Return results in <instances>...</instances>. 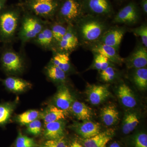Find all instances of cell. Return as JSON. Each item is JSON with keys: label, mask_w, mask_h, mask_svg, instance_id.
<instances>
[{"label": "cell", "mask_w": 147, "mask_h": 147, "mask_svg": "<svg viewBox=\"0 0 147 147\" xmlns=\"http://www.w3.org/2000/svg\"><path fill=\"white\" fill-rule=\"evenodd\" d=\"M23 8L21 5L6 7L0 13V42L12 45L18 39Z\"/></svg>", "instance_id": "1"}, {"label": "cell", "mask_w": 147, "mask_h": 147, "mask_svg": "<svg viewBox=\"0 0 147 147\" xmlns=\"http://www.w3.org/2000/svg\"><path fill=\"white\" fill-rule=\"evenodd\" d=\"M79 42L93 43L100 40L108 30L107 25L99 17L85 15L74 25Z\"/></svg>", "instance_id": "2"}, {"label": "cell", "mask_w": 147, "mask_h": 147, "mask_svg": "<svg viewBox=\"0 0 147 147\" xmlns=\"http://www.w3.org/2000/svg\"><path fill=\"white\" fill-rule=\"evenodd\" d=\"M48 22L49 21L43 20L23 9L17 37L22 46L31 42Z\"/></svg>", "instance_id": "3"}, {"label": "cell", "mask_w": 147, "mask_h": 147, "mask_svg": "<svg viewBox=\"0 0 147 147\" xmlns=\"http://www.w3.org/2000/svg\"><path fill=\"white\" fill-rule=\"evenodd\" d=\"M86 13L83 0H60L54 19L67 25H74Z\"/></svg>", "instance_id": "4"}, {"label": "cell", "mask_w": 147, "mask_h": 147, "mask_svg": "<svg viewBox=\"0 0 147 147\" xmlns=\"http://www.w3.org/2000/svg\"><path fill=\"white\" fill-rule=\"evenodd\" d=\"M11 45H4L1 50L0 63L6 73L15 75L24 71L26 55L24 51L14 50Z\"/></svg>", "instance_id": "5"}, {"label": "cell", "mask_w": 147, "mask_h": 147, "mask_svg": "<svg viewBox=\"0 0 147 147\" xmlns=\"http://www.w3.org/2000/svg\"><path fill=\"white\" fill-rule=\"evenodd\" d=\"M60 0H26L20 4L25 10L43 20L55 18Z\"/></svg>", "instance_id": "6"}, {"label": "cell", "mask_w": 147, "mask_h": 147, "mask_svg": "<svg viewBox=\"0 0 147 147\" xmlns=\"http://www.w3.org/2000/svg\"><path fill=\"white\" fill-rule=\"evenodd\" d=\"M80 44L79 38L74 25H68L65 34L55 46L53 51L70 53L77 49Z\"/></svg>", "instance_id": "7"}, {"label": "cell", "mask_w": 147, "mask_h": 147, "mask_svg": "<svg viewBox=\"0 0 147 147\" xmlns=\"http://www.w3.org/2000/svg\"><path fill=\"white\" fill-rule=\"evenodd\" d=\"M86 13L93 16H109L113 9L110 0H83Z\"/></svg>", "instance_id": "8"}, {"label": "cell", "mask_w": 147, "mask_h": 147, "mask_svg": "<svg viewBox=\"0 0 147 147\" xmlns=\"http://www.w3.org/2000/svg\"><path fill=\"white\" fill-rule=\"evenodd\" d=\"M140 11L137 5L133 2L120 9L116 14L114 19L116 23L133 24L139 21Z\"/></svg>", "instance_id": "9"}, {"label": "cell", "mask_w": 147, "mask_h": 147, "mask_svg": "<svg viewBox=\"0 0 147 147\" xmlns=\"http://www.w3.org/2000/svg\"><path fill=\"white\" fill-rule=\"evenodd\" d=\"M127 68L139 69L146 67L147 65V50L144 45H139L126 58Z\"/></svg>", "instance_id": "10"}, {"label": "cell", "mask_w": 147, "mask_h": 147, "mask_svg": "<svg viewBox=\"0 0 147 147\" xmlns=\"http://www.w3.org/2000/svg\"><path fill=\"white\" fill-rule=\"evenodd\" d=\"M49 22L31 42L42 50L52 52L55 44Z\"/></svg>", "instance_id": "11"}, {"label": "cell", "mask_w": 147, "mask_h": 147, "mask_svg": "<svg viewBox=\"0 0 147 147\" xmlns=\"http://www.w3.org/2000/svg\"><path fill=\"white\" fill-rule=\"evenodd\" d=\"M124 28L115 27L108 29L100 38V42L112 46L118 50L125 34Z\"/></svg>", "instance_id": "12"}, {"label": "cell", "mask_w": 147, "mask_h": 147, "mask_svg": "<svg viewBox=\"0 0 147 147\" xmlns=\"http://www.w3.org/2000/svg\"><path fill=\"white\" fill-rule=\"evenodd\" d=\"M87 96L91 104L97 105L106 100L110 95L108 88L105 86L92 85L86 91Z\"/></svg>", "instance_id": "13"}, {"label": "cell", "mask_w": 147, "mask_h": 147, "mask_svg": "<svg viewBox=\"0 0 147 147\" xmlns=\"http://www.w3.org/2000/svg\"><path fill=\"white\" fill-rule=\"evenodd\" d=\"M92 51L95 54H100L107 58L110 62L120 63L123 61L117 50L114 47L105 45L99 42L95 44L92 47Z\"/></svg>", "instance_id": "14"}, {"label": "cell", "mask_w": 147, "mask_h": 147, "mask_svg": "<svg viewBox=\"0 0 147 147\" xmlns=\"http://www.w3.org/2000/svg\"><path fill=\"white\" fill-rule=\"evenodd\" d=\"M113 129H109L100 132L94 137L84 139V147H105L114 135Z\"/></svg>", "instance_id": "15"}, {"label": "cell", "mask_w": 147, "mask_h": 147, "mask_svg": "<svg viewBox=\"0 0 147 147\" xmlns=\"http://www.w3.org/2000/svg\"><path fill=\"white\" fill-rule=\"evenodd\" d=\"M76 132L84 139H89L100 133V125L94 122L85 121L76 123L74 127Z\"/></svg>", "instance_id": "16"}, {"label": "cell", "mask_w": 147, "mask_h": 147, "mask_svg": "<svg viewBox=\"0 0 147 147\" xmlns=\"http://www.w3.org/2000/svg\"><path fill=\"white\" fill-rule=\"evenodd\" d=\"M55 104L57 108L61 110H68L73 102V98L69 89L65 86L60 87L55 98Z\"/></svg>", "instance_id": "17"}, {"label": "cell", "mask_w": 147, "mask_h": 147, "mask_svg": "<svg viewBox=\"0 0 147 147\" xmlns=\"http://www.w3.org/2000/svg\"><path fill=\"white\" fill-rule=\"evenodd\" d=\"M44 135L48 140H56L64 137V123L61 120L46 124Z\"/></svg>", "instance_id": "18"}, {"label": "cell", "mask_w": 147, "mask_h": 147, "mask_svg": "<svg viewBox=\"0 0 147 147\" xmlns=\"http://www.w3.org/2000/svg\"><path fill=\"white\" fill-rule=\"evenodd\" d=\"M118 96L123 105L128 108H133L137 102L133 92L126 84H122L119 87Z\"/></svg>", "instance_id": "19"}, {"label": "cell", "mask_w": 147, "mask_h": 147, "mask_svg": "<svg viewBox=\"0 0 147 147\" xmlns=\"http://www.w3.org/2000/svg\"><path fill=\"white\" fill-rule=\"evenodd\" d=\"M3 83L7 88L15 92L24 91L32 85L30 82L14 76H9L3 80Z\"/></svg>", "instance_id": "20"}, {"label": "cell", "mask_w": 147, "mask_h": 147, "mask_svg": "<svg viewBox=\"0 0 147 147\" xmlns=\"http://www.w3.org/2000/svg\"><path fill=\"white\" fill-rule=\"evenodd\" d=\"M53 57L50 61L57 66L66 73L69 72L71 69V61L68 53L53 51Z\"/></svg>", "instance_id": "21"}, {"label": "cell", "mask_w": 147, "mask_h": 147, "mask_svg": "<svg viewBox=\"0 0 147 147\" xmlns=\"http://www.w3.org/2000/svg\"><path fill=\"white\" fill-rule=\"evenodd\" d=\"M100 117L105 125L112 126L118 121L119 113L114 105H108L101 110Z\"/></svg>", "instance_id": "22"}, {"label": "cell", "mask_w": 147, "mask_h": 147, "mask_svg": "<svg viewBox=\"0 0 147 147\" xmlns=\"http://www.w3.org/2000/svg\"><path fill=\"white\" fill-rule=\"evenodd\" d=\"M71 109L74 115L80 120H88L91 117L92 109L83 102L76 101L72 103Z\"/></svg>", "instance_id": "23"}, {"label": "cell", "mask_w": 147, "mask_h": 147, "mask_svg": "<svg viewBox=\"0 0 147 147\" xmlns=\"http://www.w3.org/2000/svg\"><path fill=\"white\" fill-rule=\"evenodd\" d=\"M45 74L53 82L63 83L66 80V73L50 62L45 68Z\"/></svg>", "instance_id": "24"}, {"label": "cell", "mask_w": 147, "mask_h": 147, "mask_svg": "<svg viewBox=\"0 0 147 147\" xmlns=\"http://www.w3.org/2000/svg\"><path fill=\"white\" fill-rule=\"evenodd\" d=\"M49 26L53 34L55 48V46L65 34L67 31L68 25L54 19L50 21Z\"/></svg>", "instance_id": "25"}, {"label": "cell", "mask_w": 147, "mask_h": 147, "mask_svg": "<svg viewBox=\"0 0 147 147\" xmlns=\"http://www.w3.org/2000/svg\"><path fill=\"white\" fill-rule=\"evenodd\" d=\"M67 115L66 111L61 110L57 106H50L43 115V118L45 124L64 119Z\"/></svg>", "instance_id": "26"}, {"label": "cell", "mask_w": 147, "mask_h": 147, "mask_svg": "<svg viewBox=\"0 0 147 147\" xmlns=\"http://www.w3.org/2000/svg\"><path fill=\"white\" fill-rule=\"evenodd\" d=\"M139 123L138 117L135 113H129L125 117L123 123L122 130L124 134H127L133 131Z\"/></svg>", "instance_id": "27"}, {"label": "cell", "mask_w": 147, "mask_h": 147, "mask_svg": "<svg viewBox=\"0 0 147 147\" xmlns=\"http://www.w3.org/2000/svg\"><path fill=\"white\" fill-rule=\"evenodd\" d=\"M133 81L138 88L145 90L147 87V69H137L133 74Z\"/></svg>", "instance_id": "28"}, {"label": "cell", "mask_w": 147, "mask_h": 147, "mask_svg": "<svg viewBox=\"0 0 147 147\" xmlns=\"http://www.w3.org/2000/svg\"><path fill=\"white\" fill-rule=\"evenodd\" d=\"M39 115L38 111L30 110L20 114L18 116V121L22 125H28L33 121L35 120Z\"/></svg>", "instance_id": "29"}, {"label": "cell", "mask_w": 147, "mask_h": 147, "mask_svg": "<svg viewBox=\"0 0 147 147\" xmlns=\"http://www.w3.org/2000/svg\"><path fill=\"white\" fill-rule=\"evenodd\" d=\"M13 105L9 103L0 105V126L6 123L13 112Z\"/></svg>", "instance_id": "30"}, {"label": "cell", "mask_w": 147, "mask_h": 147, "mask_svg": "<svg viewBox=\"0 0 147 147\" xmlns=\"http://www.w3.org/2000/svg\"><path fill=\"white\" fill-rule=\"evenodd\" d=\"M110 61L103 55L95 54L94 67L96 69L101 71L110 66Z\"/></svg>", "instance_id": "31"}, {"label": "cell", "mask_w": 147, "mask_h": 147, "mask_svg": "<svg viewBox=\"0 0 147 147\" xmlns=\"http://www.w3.org/2000/svg\"><path fill=\"white\" fill-rule=\"evenodd\" d=\"M132 32L136 36L140 37L143 45L146 48L147 47V26L144 24L132 30Z\"/></svg>", "instance_id": "32"}, {"label": "cell", "mask_w": 147, "mask_h": 147, "mask_svg": "<svg viewBox=\"0 0 147 147\" xmlns=\"http://www.w3.org/2000/svg\"><path fill=\"white\" fill-rule=\"evenodd\" d=\"M100 77L105 82H110L115 79L116 72L115 69L109 66L107 68L101 71Z\"/></svg>", "instance_id": "33"}, {"label": "cell", "mask_w": 147, "mask_h": 147, "mask_svg": "<svg viewBox=\"0 0 147 147\" xmlns=\"http://www.w3.org/2000/svg\"><path fill=\"white\" fill-rule=\"evenodd\" d=\"M28 125L27 130L30 134L37 135L41 132L42 124L38 120L36 119L33 121Z\"/></svg>", "instance_id": "34"}, {"label": "cell", "mask_w": 147, "mask_h": 147, "mask_svg": "<svg viewBox=\"0 0 147 147\" xmlns=\"http://www.w3.org/2000/svg\"><path fill=\"white\" fill-rule=\"evenodd\" d=\"M42 147H67V146L63 137L56 140H48Z\"/></svg>", "instance_id": "35"}, {"label": "cell", "mask_w": 147, "mask_h": 147, "mask_svg": "<svg viewBox=\"0 0 147 147\" xmlns=\"http://www.w3.org/2000/svg\"><path fill=\"white\" fill-rule=\"evenodd\" d=\"M135 147H147V135L141 133L136 136L134 140Z\"/></svg>", "instance_id": "36"}, {"label": "cell", "mask_w": 147, "mask_h": 147, "mask_svg": "<svg viewBox=\"0 0 147 147\" xmlns=\"http://www.w3.org/2000/svg\"><path fill=\"white\" fill-rule=\"evenodd\" d=\"M34 140L31 138L20 134L16 139V147H23L30 143L34 142Z\"/></svg>", "instance_id": "37"}, {"label": "cell", "mask_w": 147, "mask_h": 147, "mask_svg": "<svg viewBox=\"0 0 147 147\" xmlns=\"http://www.w3.org/2000/svg\"><path fill=\"white\" fill-rule=\"evenodd\" d=\"M140 5L143 12L147 14V0H141Z\"/></svg>", "instance_id": "38"}, {"label": "cell", "mask_w": 147, "mask_h": 147, "mask_svg": "<svg viewBox=\"0 0 147 147\" xmlns=\"http://www.w3.org/2000/svg\"><path fill=\"white\" fill-rule=\"evenodd\" d=\"M8 0H0V13L6 7V4Z\"/></svg>", "instance_id": "39"}, {"label": "cell", "mask_w": 147, "mask_h": 147, "mask_svg": "<svg viewBox=\"0 0 147 147\" xmlns=\"http://www.w3.org/2000/svg\"><path fill=\"white\" fill-rule=\"evenodd\" d=\"M71 145L73 146L74 147H84L83 146H82V145L80 144L78 142H76V141L73 142L72 144H71Z\"/></svg>", "instance_id": "40"}, {"label": "cell", "mask_w": 147, "mask_h": 147, "mask_svg": "<svg viewBox=\"0 0 147 147\" xmlns=\"http://www.w3.org/2000/svg\"><path fill=\"white\" fill-rule=\"evenodd\" d=\"M109 147H121L120 145L117 142H115L112 143Z\"/></svg>", "instance_id": "41"}, {"label": "cell", "mask_w": 147, "mask_h": 147, "mask_svg": "<svg viewBox=\"0 0 147 147\" xmlns=\"http://www.w3.org/2000/svg\"><path fill=\"white\" fill-rule=\"evenodd\" d=\"M36 146V144L35 142H33V143H30V144H28L26 145V146H24L23 147H35Z\"/></svg>", "instance_id": "42"}, {"label": "cell", "mask_w": 147, "mask_h": 147, "mask_svg": "<svg viewBox=\"0 0 147 147\" xmlns=\"http://www.w3.org/2000/svg\"><path fill=\"white\" fill-rule=\"evenodd\" d=\"M20 1H26V0H20Z\"/></svg>", "instance_id": "43"}, {"label": "cell", "mask_w": 147, "mask_h": 147, "mask_svg": "<svg viewBox=\"0 0 147 147\" xmlns=\"http://www.w3.org/2000/svg\"><path fill=\"white\" fill-rule=\"evenodd\" d=\"M73 147V146H72V145H71V147Z\"/></svg>", "instance_id": "44"}, {"label": "cell", "mask_w": 147, "mask_h": 147, "mask_svg": "<svg viewBox=\"0 0 147 147\" xmlns=\"http://www.w3.org/2000/svg\"><path fill=\"white\" fill-rule=\"evenodd\" d=\"M0 54H1V49H0Z\"/></svg>", "instance_id": "45"}, {"label": "cell", "mask_w": 147, "mask_h": 147, "mask_svg": "<svg viewBox=\"0 0 147 147\" xmlns=\"http://www.w3.org/2000/svg\"><path fill=\"white\" fill-rule=\"evenodd\" d=\"M117 1H120V0H117Z\"/></svg>", "instance_id": "46"}]
</instances>
